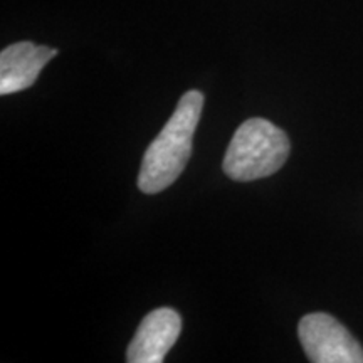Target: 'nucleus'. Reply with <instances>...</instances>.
<instances>
[{"label": "nucleus", "instance_id": "3", "mask_svg": "<svg viewBox=\"0 0 363 363\" xmlns=\"http://www.w3.org/2000/svg\"><path fill=\"white\" fill-rule=\"evenodd\" d=\"M299 342L313 363H363L362 345L328 313H310L298 326Z\"/></svg>", "mask_w": 363, "mask_h": 363}, {"label": "nucleus", "instance_id": "1", "mask_svg": "<svg viewBox=\"0 0 363 363\" xmlns=\"http://www.w3.org/2000/svg\"><path fill=\"white\" fill-rule=\"evenodd\" d=\"M203 108L201 91H187L180 98L169 123L145 152L138 175L143 194H158L179 179L192 155L194 135Z\"/></svg>", "mask_w": 363, "mask_h": 363}, {"label": "nucleus", "instance_id": "5", "mask_svg": "<svg viewBox=\"0 0 363 363\" xmlns=\"http://www.w3.org/2000/svg\"><path fill=\"white\" fill-rule=\"evenodd\" d=\"M57 56V49L22 40L0 52V94L19 93L30 88L43 67Z\"/></svg>", "mask_w": 363, "mask_h": 363}, {"label": "nucleus", "instance_id": "4", "mask_svg": "<svg viewBox=\"0 0 363 363\" xmlns=\"http://www.w3.org/2000/svg\"><path fill=\"white\" fill-rule=\"evenodd\" d=\"M182 331V318L172 308H158L148 313L131 340L126 360L130 363H160L177 343Z\"/></svg>", "mask_w": 363, "mask_h": 363}, {"label": "nucleus", "instance_id": "2", "mask_svg": "<svg viewBox=\"0 0 363 363\" xmlns=\"http://www.w3.org/2000/svg\"><path fill=\"white\" fill-rule=\"evenodd\" d=\"M291 152L288 135L264 118H251L235 131L227 147L225 175L235 182H252L276 174Z\"/></svg>", "mask_w": 363, "mask_h": 363}]
</instances>
